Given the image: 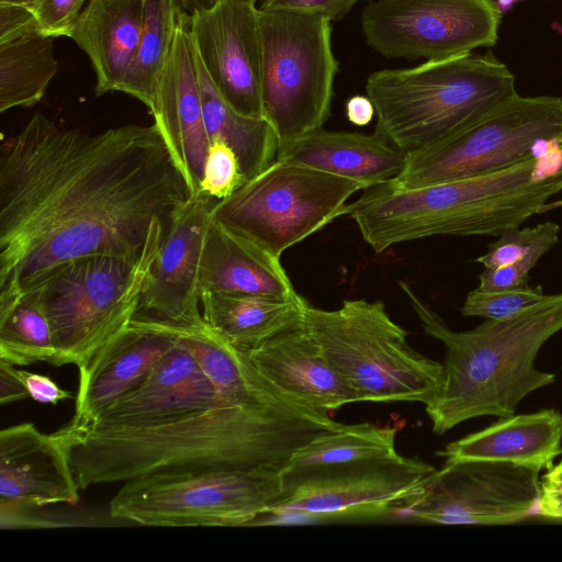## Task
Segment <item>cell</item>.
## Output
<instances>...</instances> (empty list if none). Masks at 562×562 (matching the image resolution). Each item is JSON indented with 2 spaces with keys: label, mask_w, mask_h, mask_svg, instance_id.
I'll return each mask as SVG.
<instances>
[{
  "label": "cell",
  "mask_w": 562,
  "mask_h": 562,
  "mask_svg": "<svg viewBox=\"0 0 562 562\" xmlns=\"http://www.w3.org/2000/svg\"><path fill=\"white\" fill-rule=\"evenodd\" d=\"M181 8L189 14L212 8L217 0H178Z\"/></svg>",
  "instance_id": "ee69618b"
},
{
  "label": "cell",
  "mask_w": 562,
  "mask_h": 562,
  "mask_svg": "<svg viewBox=\"0 0 562 562\" xmlns=\"http://www.w3.org/2000/svg\"><path fill=\"white\" fill-rule=\"evenodd\" d=\"M150 114L196 195L210 139L203 119L190 14L183 9L178 15L172 47L159 77Z\"/></svg>",
  "instance_id": "e0dca14e"
},
{
  "label": "cell",
  "mask_w": 562,
  "mask_h": 562,
  "mask_svg": "<svg viewBox=\"0 0 562 562\" xmlns=\"http://www.w3.org/2000/svg\"><path fill=\"white\" fill-rule=\"evenodd\" d=\"M79 485L68 456L52 435L23 423L0 432V507L75 505Z\"/></svg>",
  "instance_id": "ffe728a7"
},
{
  "label": "cell",
  "mask_w": 562,
  "mask_h": 562,
  "mask_svg": "<svg viewBox=\"0 0 562 562\" xmlns=\"http://www.w3.org/2000/svg\"><path fill=\"white\" fill-rule=\"evenodd\" d=\"M179 339L195 357L217 391L238 403L297 416L327 417L303 408L281 394L244 351L209 327L180 329Z\"/></svg>",
  "instance_id": "484cf974"
},
{
  "label": "cell",
  "mask_w": 562,
  "mask_h": 562,
  "mask_svg": "<svg viewBox=\"0 0 562 562\" xmlns=\"http://www.w3.org/2000/svg\"><path fill=\"white\" fill-rule=\"evenodd\" d=\"M495 0H378L361 13L366 41L387 58L440 60L495 45Z\"/></svg>",
  "instance_id": "4fadbf2b"
},
{
  "label": "cell",
  "mask_w": 562,
  "mask_h": 562,
  "mask_svg": "<svg viewBox=\"0 0 562 562\" xmlns=\"http://www.w3.org/2000/svg\"><path fill=\"white\" fill-rule=\"evenodd\" d=\"M397 427L369 423L341 425L297 449L280 471L281 475L391 458Z\"/></svg>",
  "instance_id": "f1b7e54d"
},
{
  "label": "cell",
  "mask_w": 562,
  "mask_h": 562,
  "mask_svg": "<svg viewBox=\"0 0 562 562\" xmlns=\"http://www.w3.org/2000/svg\"><path fill=\"white\" fill-rule=\"evenodd\" d=\"M304 326L359 402L434 403L443 364L408 342V333L381 301L347 300L337 310L308 305Z\"/></svg>",
  "instance_id": "8992f818"
},
{
  "label": "cell",
  "mask_w": 562,
  "mask_h": 562,
  "mask_svg": "<svg viewBox=\"0 0 562 562\" xmlns=\"http://www.w3.org/2000/svg\"><path fill=\"white\" fill-rule=\"evenodd\" d=\"M540 471L509 462L459 460L437 469L425 494L407 510L436 525H509L538 515Z\"/></svg>",
  "instance_id": "5bb4252c"
},
{
  "label": "cell",
  "mask_w": 562,
  "mask_h": 562,
  "mask_svg": "<svg viewBox=\"0 0 562 562\" xmlns=\"http://www.w3.org/2000/svg\"><path fill=\"white\" fill-rule=\"evenodd\" d=\"M248 1H252V2H255V3H256L258 0H248Z\"/></svg>",
  "instance_id": "7dc6e473"
},
{
  "label": "cell",
  "mask_w": 562,
  "mask_h": 562,
  "mask_svg": "<svg viewBox=\"0 0 562 562\" xmlns=\"http://www.w3.org/2000/svg\"><path fill=\"white\" fill-rule=\"evenodd\" d=\"M36 32H38V27L31 8L13 3H0V44Z\"/></svg>",
  "instance_id": "f35d334b"
},
{
  "label": "cell",
  "mask_w": 562,
  "mask_h": 562,
  "mask_svg": "<svg viewBox=\"0 0 562 562\" xmlns=\"http://www.w3.org/2000/svg\"><path fill=\"white\" fill-rule=\"evenodd\" d=\"M546 295L541 286L531 288L529 284L502 291L476 288L468 293L461 313L485 319H506L538 303Z\"/></svg>",
  "instance_id": "836d02e7"
},
{
  "label": "cell",
  "mask_w": 562,
  "mask_h": 562,
  "mask_svg": "<svg viewBox=\"0 0 562 562\" xmlns=\"http://www.w3.org/2000/svg\"><path fill=\"white\" fill-rule=\"evenodd\" d=\"M160 247L155 244L138 258L74 259L23 291L37 299L48 318L56 367L75 364L81 371L131 323Z\"/></svg>",
  "instance_id": "52a82bcc"
},
{
  "label": "cell",
  "mask_w": 562,
  "mask_h": 562,
  "mask_svg": "<svg viewBox=\"0 0 562 562\" xmlns=\"http://www.w3.org/2000/svg\"><path fill=\"white\" fill-rule=\"evenodd\" d=\"M220 395L199 361L178 338L137 387L117 398L83 427L168 424L211 407Z\"/></svg>",
  "instance_id": "d6986e66"
},
{
  "label": "cell",
  "mask_w": 562,
  "mask_h": 562,
  "mask_svg": "<svg viewBox=\"0 0 562 562\" xmlns=\"http://www.w3.org/2000/svg\"><path fill=\"white\" fill-rule=\"evenodd\" d=\"M194 59L210 143L221 139L235 151L247 181L277 160V134L267 120L245 116L231 108L215 89L195 50Z\"/></svg>",
  "instance_id": "83f0119b"
},
{
  "label": "cell",
  "mask_w": 562,
  "mask_h": 562,
  "mask_svg": "<svg viewBox=\"0 0 562 562\" xmlns=\"http://www.w3.org/2000/svg\"><path fill=\"white\" fill-rule=\"evenodd\" d=\"M398 284L424 331L446 348L441 393L426 406L435 434L480 416H512L524 397L554 382L553 373L536 368V358L562 329V293L546 295L513 317L454 331L408 283Z\"/></svg>",
  "instance_id": "277c9868"
},
{
  "label": "cell",
  "mask_w": 562,
  "mask_h": 562,
  "mask_svg": "<svg viewBox=\"0 0 562 562\" xmlns=\"http://www.w3.org/2000/svg\"><path fill=\"white\" fill-rule=\"evenodd\" d=\"M361 0H262L260 10H289L319 14L330 22L345 18Z\"/></svg>",
  "instance_id": "74e56055"
},
{
  "label": "cell",
  "mask_w": 562,
  "mask_h": 562,
  "mask_svg": "<svg viewBox=\"0 0 562 562\" xmlns=\"http://www.w3.org/2000/svg\"><path fill=\"white\" fill-rule=\"evenodd\" d=\"M245 181L235 151L221 139L211 140L199 193L221 201L232 195Z\"/></svg>",
  "instance_id": "e575fe53"
},
{
  "label": "cell",
  "mask_w": 562,
  "mask_h": 562,
  "mask_svg": "<svg viewBox=\"0 0 562 562\" xmlns=\"http://www.w3.org/2000/svg\"><path fill=\"white\" fill-rule=\"evenodd\" d=\"M366 187L304 165L276 160L228 198L213 221L280 258L291 246L345 215L347 200Z\"/></svg>",
  "instance_id": "30bf717a"
},
{
  "label": "cell",
  "mask_w": 562,
  "mask_h": 562,
  "mask_svg": "<svg viewBox=\"0 0 562 562\" xmlns=\"http://www.w3.org/2000/svg\"><path fill=\"white\" fill-rule=\"evenodd\" d=\"M446 462L483 460L550 470L562 454V414L553 408L499 418L437 452Z\"/></svg>",
  "instance_id": "7402d4cb"
},
{
  "label": "cell",
  "mask_w": 562,
  "mask_h": 562,
  "mask_svg": "<svg viewBox=\"0 0 562 562\" xmlns=\"http://www.w3.org/2000/svg\"><path fill=\"white\" fill-rule=\"evenodd\" d=\"M562 149V98L516 93L452 136L406 155L391 187L416 189L494 172Z\"/></svg>",
  "instance_id": "9c48e42d"
},
{
  "label": "cell",
  "mask_w": 562,
  "mask_h": 562,
  "mask_svg": "<svg viewBox=\"0 0 562 562\" xmlns=\"http://www.w3.org/2000/svg\"><path fill=\"white\" fill-rule=\"evenodd\" d=\"M502 12L508 10L516 0H495Z\"/></svg>",
  "instance_id": "bcb514c9"
},
{
  "label": "cell",
  "mask_w": 562,
  "mask_h": 562,
  "mask_svg": "<svg viewBox=\"0 0 562 562\" xmlns=\"http://www.w3.org/2000/svg\"><path fill=\"white\" fill-rule=\"evenodd\" d=\"M259 29L262 113L281 150L328 119L338 61L323 15L259 9Z\"/></svg>",
  "instance_id": "ba28073f"
},
{
  "label": "cell",
  "mask_w": 562,
  "mask_h": 562,
  "mask_svg": "<svg viewBox=\"0 0 562 562\" xmlns=\"http://www.w3.org/2000/svg\"><path fill=\"white\" fill-rule=\"evenodd\" d=\"M560 226L544 222L533 227L512 226L503 231L487 251L475 259L484 268H493L526 258L539 260L559 240Z\"/></svg>",
  "instance_id": "d6a6232c"
},
{
  "label": "cell",
  "mask_w": 562,
  "mask_h": 562,
  "mask_svg": "<svg viewBox=\"0 0 562 562\" xmlns=\"http://www.w3.org/2000/svg\"><path fill=\"white\" fill-rule=\"evenodd\" d=\"M346 113L352 124L364 126L371 122L375 110L368 97L353 95L347 101Z\"/></svg>",
  "instance_id": "7bdbcfd3"
},
{
  "label": "cell",
  "mask_w": 562,
  "mask_h": 562,
  "mask_svg": "<svg viewBox=\"0 0 562 562\" xmlns=\"http://www.w3.org/2000/svg\"><path fill=\"white\" fill-rule=\"evenodd\" d=\"M142 1L143 18L137 49L117 91L137 99L150 113L182 8L178 0Z\"/></svg>",
  "instance_id": "4dcf8cb0"
},
{
  "label": "cell",
  "mask_w": 562,
  "mask_h": 562,
  "mask_svg": "<svg viewBox=\"0 0 562 562\" xmlns=\"http://www.w3.org/2000/svg\"><path fill=\"white\" fill-rule=\"evenodd\" d=\"M19 374L30 397L38 403L56 405L60 401L74 397L69 391L61 389L47 375L26 370H19Z\"/></svg>",
  "instance_id": "60d3db41"
},
{
  "label": "cell",
  "mask_w": 562,
  "mask_h": 562,
  "mask_svg": "<svg viewBox=\"0 0 562 562\" xmlns=\"http://www.w3.org/2000/svg\"><path fill=\"white\" fill-rule=\"evenodd\" d=\"M277 160L344 177L367 189L394 180L405 167L406 155L376 133L366 135L319 127L279 150Z\"/></svg>",
  "instance_id": "603a6c76"
},
{
  "label": "cell",
  "mask_w": 562,
  "mask_h": 562,
  "mask_svg": "<svg viewBox=\"0 0 562 562\" xmlns=\"http://www.w3.org/2000/svg\"><path fill=\"white\" fill-rule=\"evenodd\" d=\"M87 0H35L32 11L38 32L52 37H69Z\"/></svg>",
  "instance_id": "d590c367"
},
{
  "label": "cell",
  "mask_w": 562,
  "mask_h": 562,
  "mask_svg": "<svg viewBox=\"0 0 562 562\" xmlns=\"http://www.w3.org/2000/svg\"><path fill=\"white\" fill-rule=\"evenodd\" d=\"M201 294L226 292L291 295L292 285L280 258L211 221L202 258Z\"/></svg>",
  "instance_id": "d4e9b609"
},
{
  "label": "cell",
  "mask_w": 562,
  "mask_h": 562,
  "mask_svg": "<svg viewBox=\"0 0 562 562\" xmlns=\"http://www.w3.org/2000/svg\"><path fill=\"white\" fill-rule=\"evenodd\" d=\"M35 0H0V3H13L32 8Z\"/></svg>",
  "instance_id": "f6af8a7d"
},
{
  "label": "cell",
  "mask_w": 562,
  "mask_h": 562,
  "mask_svg": "<svg viewBox=\"0 0 562 562\" xmlns=\"http://www.w3.org/2000/svg\"><path fill=\"white\" fill-rule=\"evenodd\" d=\"M142 0H88L70 38L88 55L95 74V95L117 91L139 41Z\"/></svg>",
  "instance_id": "cb8c5ba5"
},
{
  "label": "cell",
  "mask_w": 562,
  "mask_h": 562,
  "mask_svg": "<svg viewBox=\"0 0 562 562\" xmlns=\"http://www.w3.org/2000/svg\"><path fill=\"white\" fill-rule=\"evenodd\" d=\"M247 353L270 384L303 408L329 414L359 402L310 335L304 321Z\"/></svg>",
  "instance_id": "44dd1931"
},
{
  "label": "cell",
  "mask_w": 562,
  "mask_h": 562,
  "mask_svg": "<svg viewBox=\"0 0 562 562\" xmlns=\"http://www.w3.org/2000/svg\"><path fill=\"white\" fill-rule=\"evenodd\" d=\"M215 201L200 192L175 218L133 318L180 329L204 324L200 277Z\"/></svg>",
  "instance_id": "2e32d148"
},
{
  "label": "cell",
  "mask_w": 562,
  "mask_h": 562,
  "mask_svg": "<svg viewBox=\"0 0 562 562\" xmlns=\"http://www.w3.org/2000/svg\"><path fill=\"white\" fill-rule=\"evenodd\" d=\"M538 516L562 520V460L541 477Z\"/></svg>",
  "instance_id": "ab89813d"
},
{
  "label": "cell",
  "mask_w": 562,
  "mask_h": 562,
  "mask_svg": "<svg viewBox=\"0 0 562 562\" xmlns=\"http://www.w3.org/2000/svg\"><path fill=\"white\" fill-rule=\"evenodd\" d=\"M0 359L14 366L47 362L56 367L48 318L31 292L0 303Z\"/></svg>",
  "instance_id": "1f68e13d"
},
{
  "label": "cell",
  "mask_w": 562,
  "mask_h": 562,
  "mask_svg": "<svg viewBox=\"0 0 562 562\" xmlns=\"http://www.w3.org/2000/svg\"><path fill=\"white\" fill-rule=\"evenodd\" d=\"M308 302L291 295L203 292L205 324L237 348L249 351L301 325Z\"/></svg>",
  "instance_id": "4316f807"
},
{
  "label": "cell",
  "mask_w": 562,
  "mask_h": 562,
  "mask_svg": "<svg viewBox=\"0 0 562 562\" xmlns=\"http://www.w3.org/2000/svg\"><path fill=\"white\" fill-rule=\"evenodd\" d=\"M29 392L23 384L19 369L15 366L0 359V403L10 404L29 397Z\"/></svg>",
  "instance_id": "b9f144b4"
},
{
  "label": "cell",
  "mask_w": 562,
  "mask_h": 562,
  "mask_svg": "<svg viewBox=\"0 0 562 562\" xmlns=\"http://www.w3.org/2000/svg\"><path fill=\"white\" fill-rule=\"evenodd\" d=\"M55 37L38 32L0 44V112L41 101L58 70Z\"/></svg>",
  "instance_id": "f546056e"
},
{
  "label": "cell",
  "mask_w": 562,
  "mask_h": 562,
  "mask_svg": "<svg viewBox=\"0 0 562 562\" xmlns=\"http://www.w3.org/2000/svg\"><path fill=\"white\" fill-rule=\"evenodd\" d=\"M282 496L280 472L150 474L124 482L110 516L143 526L250 527Z\"/></svg>",
  "instance_id": "8fae6325"
},
{
  "label": "cell",
  "mask_w": 562,
  "mask_h": 562,
  "mask_svg": "<svg viewBox=\"0 0 562 562\" xmlns=\"http://www.w3.org/2000/svg\"><path fill=\"white\" fill-rule=\"evenodd\" d=\"M562 149L472 177L400 190L383 183L364 189L346 214L380 254L389 247L436 235L499 236L544 210L562 191Z\"/></svg>",
  "instance_id": "3957f363"
},
{
  "label": "cell",
  "mask_w": 562,
  "mask_h": 562,
  "mask_svg": "<svg viewBox=\"0 0 562 562\" xmlns=\"http://www.w3.org/2000/svg\"><path fill=\"white\" fill-rule=\"evenodd\" d=\"M342 424L250 406L220 395L209 408L145 427L64 426L65 449L80 490L150 474L222 470L280 472L291 456Z\"/></svg>",
  "instance_id": "7a4b0ae2"
},
{
  "label": "cell",
  "mask_w": 562,
  "mask_h": 562,
  "mask_svg": "<svg viewBox=\"0 0 562 562\" xmlns=\"http://www.w3.org/2000/svg\"><path fill=\"white\" fill-rule=\"evenodd\" d=\"M562 204V202H560Z\"/></svg>",
  "instance_id": "c3c4849f"
},
{
  "label": "cell",
  "mask_w": 562,
  "mask_h": 562,
  "mask_svg": "<svg viewBox=\"0 0 562 562\" xmlns=\"http://www.w3.org/2000/svg\"><path fill=\"white\" fill-rule=\"evenodd\" d=\"M537 260L526 258L512 263L485 268L480 274L479 289L486 291L513 290L528 284L529 272Z\"/></svg>",
  "instance_id": "8d00e7d4"
},
{
  "label": "cell",
  "mask_w": 562,
  "mask_h": 562,
  "mask_svg": "<svg viewBox=\"0 0 562 562\" xmlns=\"http://www.w3.org/2000/svg\"><path fill=\"white\" fill-rule=\"evenodd\" d=\"M194 50L223 100L239 114L263 119L259 9L248 0H217L190 14Z\"/></svg>",
  "instance_id": "9a60e30c"
},
{
  "label": "cell",
  "mask_w": 562,
  "mask_h": 562,
  "mask_svg": "<svg viewBox=\"0 0 562 562\" xmlns=\"http://www.w3.org/2000/svg\"><path fill=\"white\" fill-rule=\"evenodd\" d=\"M437 469L400 453L381 460L281 475L282 496L257 524L272 517H381L408 510Z\"/></svg>",
  "instance_id": "7c38bea8"
},
{
  "label": "cell",
  "mask_w": 562,
  "mask_h": 562,
  "mask_svg": "<svg viewBox=\"0 0 562 562\" xmlns=\"http://www.w3.org/2000/svg\"><path fill=\"white\" fill-rule=\"evenodd\" d=\"M179 335V328L133 318L79 371L75 414L67 426L89 425L137 387L176 345Z\"/></svg>",
  "instance_id": "ac0fdd59"
},
{
  "label": "cell",
  "mask_w": 562,
  "mask_h": 562,
  "mask_svg": "<svg viewBox=\"0 0 562 562\" xmlns=\"http://www.w3.org/2000/svg\"><path fill=\"white\" fill-rule=\"evenodd\" d=\"M193 196L155 123L91 134L36 113L0 146V303L74 259L140 257Z\"/></svg>",
  "instance_id": "6da1fadb"
},
{
  "label": "cell",
  "mask_w": 562,
  "mask_h": 562,
  "mask_svg": "<svg viewBox=\"0 0 562 562\" xmlns=\"http://www.w3.org/2000/svg\"><path fill=\"white\" fill-rule=\"evenodd\" d=\"M376 134L409 155L468 127L516 93L515 76L491 52L371 74Z\"/></svg>",
  "instance_id": "5b68a950"
}]
</instances>
